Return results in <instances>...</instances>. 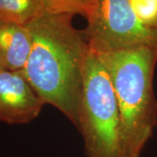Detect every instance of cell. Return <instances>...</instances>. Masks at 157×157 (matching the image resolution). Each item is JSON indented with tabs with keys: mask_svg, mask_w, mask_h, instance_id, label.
<instances>
[{
	"mask_svg": "<svg viewBox=\"0 0 157 157\" xmlns=\"http://www.w3.org/2000/svg\"><path fill=\"white\" fill-rule=\"evenodd\" d=\"M133 10L147 27L157 32V0H129Z\"/></svg>",
	"mask_w": 157,
	"mask_h": 157,
	"instance_id": "9c48e42d",
	"label": "cell"
},
{
	"mask_svg": "<svg viewBox=\"0 0 157 157\" xmlns=\"http://www.w3.org/2000/svg\"><path fill=\"white\" fill-rule=\"evenodd\" d=\"M96 53L114 90L124 155L140 157L157 123V100L153 85L157 48L143 45Z\"/></svg>",
	"mask_w": 157,
	"mask_h": 157,
	"instance_id": "7a4b0ae2",
	"label": "cell"
},
{
	"mask_svg": "<svg viewBox=\"0 0 157 157\" xmlns=\"http://www.w3.org/2000/svg\"><path fill=\"white\" fill-rule=\"evenodd\" d=\"M45 13L42 0H0V23L27 25Z\"/></svg>",
	"mask_w": 157,
	"mask_h": 157,
	"instance_id": "52a82bcc",
	"label": "cell"
},
{
	"mask_svg": "<svg viewBox=\"0 0 157 157\" xmlns=\"http://www.w3.org/2000/svg\"><path fill=\"white\" fill-rule=\"evenodd\" d=\"M32 50L27 25L0 23V70L23 71Z\"/></svg>",
	"mask_w": 157,
	"mask_h": 157,
	"instance_id": "8992f818",
	"label": "cell"
},
{
	"mask_svg": "<svg viewBox=\"0 0 157 157\" xmlns=\"http://www.w3.org/2000/svg\"><path fill=\"white\" fill-rule=\"evenodd\" d=\"M45 105L23 71L0 70V122L29 123Z\"/></svg>",
	"mask_w": 157,
	"mask_h": 157,
	"instance_id": "5b68a950",
	"label": "cell"
},
{
	"mask_svg": "<svg viewBox=\"0 0 157 157\" xmlns=\"http://www.w3.org/2000/svg\"><path fill=\"white\" fill-rule=\"evenodd\" d=\"M45 12L52 14H81L89 19L98 7L99 0H42Z\"/></svg>",
	"mask_w": 157,
	"mask_h": 157,
	"instance_id": "ba28073f",
	"label": "cell"
},
{
	"mask_svg": "<svg viewBox=\"0 0 157 157\" xmlns=\"http://www.w3.org/2000/svg\"><path fill=\"white\" fill-rule=\"evenodd\" d=\"M85 36L96 52L143 45L157 48V32L140 21L129 0H99L94 14L87 19Z\"/></svg>",
	"mask_w": 157,
	"mask_h": 157,
	"instance_id": "277c9868",
	"label": "cell"
},
{
	"mask_svg": "<svg viewBox=\"0 0 157 157\" xmlns=\"http://www.w3.org/2000/svg\"><path fill=\"white\" fill-rule=\"evenodd\" d=\"M78 130L83 136L86 157H125L114 90L107 69L90 47L85 66Z\"/></svg>",
	"mask_w": 157,
	"mask_h": 157,
	"instance_id": "3957f363",
	"label": "cell"
},
{
	"mask_svg": "<svg viewBox=\"0 0 157 157\" xmlns=\"http://www.w3.org/2000/svg\"><path fill=\"white\" fill-rule=\"evenodd\" d=\"M72 17L45 12L27 25L32 50L23 72L45 104L58 108L78 129L89 45Z\"/></svg>",
	"mask_w": 157,
	"mask_h": 157,
	"instance_id": "6da1fadb",
	"label": "cell"
}]
</instances>
